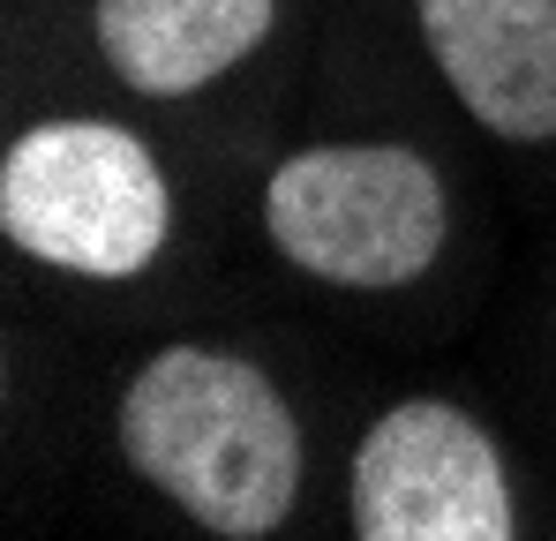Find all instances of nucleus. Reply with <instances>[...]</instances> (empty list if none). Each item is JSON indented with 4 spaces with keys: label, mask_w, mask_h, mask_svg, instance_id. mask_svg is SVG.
<instances>
[{
    "label": "nucleus",
    "mask_w": 556,
    "mask_h": 541,
    "mask_svg": "<svg viewBox=\"0 0 556 541\" xmlns=\"http://www.w3.org/2000/svg\"><path fill=\"white\" fill-rule=\"evenodd\" d=\"M113 444L128 474L211 541H271L301 504V414L264 361L174 339L121 383Z\"/></svg>",
    "instance_id": "1"
},
{
    "label": "nucleus",
    "mask_w": 556,
    "mask_h": 541,
    "mask_svg": "<svg viewBox=\"0 0 556 541\" xmlns=\"http://www.w3.org/2000/svg\"><path fill=\"white\" fill-rule=\"evenodd\" d=\"M264 241L316 286L391 293L444 264L452 188L414 143H301L264 174Z\"/></svg>",
    "instance_id": "2"
},
{
    "label": "nucleus",
    "mask_w": 556,
    "mask_h": 541,
    "mask_svg": "<svg viewBox=\"0 0 556 541\" xmlns=\"http://www.w3.org/2000/svg\"><path fill=\"white\" fill-rule=\"evenodd\" d=\"M0 234L68 278H136L174 241V180L128 121H30L0 159Z\"/></svg>",
    "instance_id": "3"
},
{
    "label": "nucleus",
    "mask_w": 556,
    "mask_h": 541,
    "mask_svg": "<svg viewBox=\"0 0 556 541\" xmlns=\"http://www.w3.org/2000/svg\"><path fill=\"white\" fill-rule=\"evenodd\" d=\"M354 541H511L519 489L459 399H391L346 466Z\"/></svg>",
    "instance_id": "4"
},
{
    "label": "nucleus",
    "mask_w": 556,
    "mask_h": 541,
    "mask_svg": "<svg viewBox=\"0 0 556 541\" xmlns=\"http://www.w3.org/2000/svg\"><path fill=\"white\" fill-rule=\"evenodd\" d=\"M414 23L481 136L556 143V0H414Z\"/></svg>",
    "instance_id": "5"
},
{
    "label": "nucleus",
    "mask_w": 556,
    "mask_h": 541,
    "mask_svg": "<svg viewBox=\"0 0 556 541\" xmlns=\"http://www.w3.org/2000/svg\"><path fill=\"white\" fill-rule=\"evenodd\" d=\"M278 30V0H91V46L136 98H195Z\"/></svg>",
    "instance_id": "6"
}]
</instances>
